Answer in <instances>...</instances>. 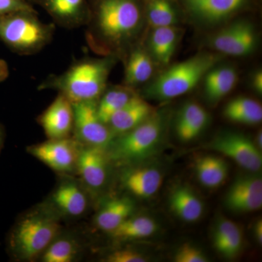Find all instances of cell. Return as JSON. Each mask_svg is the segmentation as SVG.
<instances>
[{
    "mask_svg": "<svg viewBox=\"0 0 262 262\" xmlns=\"http://www.w3.org/2000/svg\"><path fill=\"white\" fill-rule=\"evenodd\" d=\"M55 31L56 25L41 21L37 10H23L0 16V40L18 55L39 53L53 40Z\"/></svg>",
    "mask_w": 262,
    "mask_h": 262,
    "instance_id": "cell-4",
    "label": "cell"
},
{
    "mask_svg": "<svg viewBox=\"0 0 262 262\" xmlns=\"http://www.w3.org/2000/svg\"><path fill=\"white\" fill-rule=\"evenodd\" d=\"M169 202L174 213L185 222H196L203 214V203L189 188H176L170 194Z\"/></svg>",
    "mask_w": 262,
    "mask_h": 262,
    "instance_id": "cell-24",
    "label": "cell"
},
{
    "mask_svg": "<svg viewBox=\"0 0 262 262\" xmlns=\"http://www.w3.org/2000/svg\"><path fill=\"white\" fill-rule=\"evenodd\" d=\"M194 168L198 180L206 187H220L228 175V165L225 160L213 155L198 158Z\"/></svg>",
    "mask_w": 262,
    "mask_h": 262,
    "instance_id": "cell-25",
    "label": "cell"
},
{
    "mask_svg": "<svg viewBox=\"0 0 262 262\" xmlns=\"http://www.w3.org/2000/svg\"><path fill=\"white\" fill-rule=\"evenodd\" d=\"M47 12L55 25L73 29L84 27L89 18V0H28Z\"/></svg>",
    "mask_w": 262,
    "mask_h": 262,
    "instance_id": "cell-11",
    "label": "cell"
},
{
    "mask_svg": "<svg viewBox=\"0 0 262 262\" xmlns=\"http://www.w3.org/2000/svg\"><path fill=\"white\" fill-rule=\"evenodd\" d=\"M146 258L136 251L130 249L118 250L107 257L110 262H145Z\"/></svg>",
    "mask_w": 262,
    "mask_h": 262,
    "instance_id": "cell-35",
    "label": "cell"
},
{
    "mask_svg": "<svg viewBox=\"0 0 262 262\" xmlns=\"http://www.w3.org/2000/svg\"><path fill=\"white\" fill-rule=\"evenodd\" d=\"M5 137H6V131H5V126L3 124L0 123V153L4 146Z\"/></svg>",
    "mask_w": 262,
    "mask_h": 262,
    "instance_id": "cell-39",
    "label": "cell"
},
{
    "mask_svg": "<svg viewBox=\"0 0 262 262\" xmlns=\"http://www.w3.org/2000/svg\"><path fill=\"white\" fill-rule=\"evenodd\" d=\"M77 254L75 241L69 237H56L41 255L44 262H71Z\"/></svg>",
    "mask_w": 262,
    "mask_h": 262,
    "instance_id": "cell-30",
    "label": "cell"
},
{
    "mask_svg": "<svg viewBox=\"0 0 262 262\" xmlns=\"http://www.w3.org/2000/svg\"><path fill=\"white\" fill-rule=\"evenodd\" d=\"M243 244V235L237 227L227 238L215 246V249L222 256L227 258L235 257L241 251Z\"/></svg>",
    "mask_w": 262,
    "mask_h": 262,
    "instance_id": "cell-31",
    "label": "cell"
},
{
    "mask_svg": "<svg viewBox=\"0 0 262 262\" xmlns=\"http://www.w3.org/2000/svg\"><path fill=\"white\" fill-rule=\"evenodd\" d=\"M174 261L177 262H206L204 253L190 244L183 245L176 253Z\"/></svg>",
    "mask_w": 262,
    "mask_h": 262,
    "instance_id": "cell-32",
    "label": "cell"
},
{
    "mask_svg": "<svg viewBox=\"0 0 262 262\" xmlns=\"http://www.w3.org/2000/svg\"><path fill=\"white\" fill-rule=\"evenodd\" d=\"M237 225L232 221L221 220L214 229L213 232V245L214 247L229 237L237 228Z\"/></svg>",
    "mask_w": 262,
    "mask_h": 262,
    "instance_id": "cell-34",
    "label": "cell"
},
{
    "mask_svg": "<svg viewBox=\"0 0 262 262\" xmlns=\"http://www.w3.org/2000/svg\"><path fill=\"white\" fill-rule=\"evenodd\" d=\"M252 84L253 89L258 93V94H262V72L261 71H257L253 75Z\"/></svg>",
    "mask_w": 262,
    "mask_h": 262,
    "instance_id": "cell-36",
    "label": "cell"
},
{
    "mask_svg": "<svg viewBox=\"0 0 262 262\" xmlns=\"http://www.w3.org/2000/svg\"><path fill=\"white\" fill-rule=\"evenodd\" d=\"M23 10H36L28 0H0V16Z\"/></svg>",
    "mask_w": 262,
    "mask_h": 262,
    "instance_id": "cell-33",
    "label": "cell"
},
{
    "mask_svg": "<svg viewBox=\"0 0 262 262\" xmlns=\"http://www.w3.org/2000/svg\"><path fill=\"white\" fill-rule=\"evenodd\" d=\"M256 37L251 24L236 22L213 35L211 45L213 49L223 54L244 56L249 54L256 46Z\"/></svg>",
    "mask_w": 262,
    "mask_h": 262,
    "instance_id": "cell-10",
    "label": "cell"
},
{
    "mask_svg": "<svg viewBox=\"0 0 262 262\" xmlns=\"http://www.w3.org/2000/svg\"><path fill=\"white\" fill-rule=\"evenodd\" d=\"M154 72L152 59L144 48L134 46L125 56V84L134 89L146 82Z\"/></svg>",
    "mask_w": 262,
    "mask_h": 262,
    "instance_id": "cell-18",
    "label": "cell"
},
{
    "mask_svg": "<svg viewBox=\"0 0 262 262\" xmlns=\"http://www.w3.org/2000/svg\"><path fill=\"white\" fill-rule=\"evenodd\" d=\"M9 76V67L8 63L3 59H0V82H4Z\"/></svg>",
    "mask_w": 262,
    "mask_h": 262,
    "instance_id": "cell-37",
    "label": "cell"
},
{
    "mask_svg": "<svg viewBox=\"0 0 262 262\" xmlns=\"http://www.w3.org/2000/svg\"><path fill=\"white\" fill-rule=\"evenodd\" d=\"M134 204L128 198H113L103 205L96 218L100 229L111 232L130 217Z\"/></svg>",
    "mask_w": 262,
    "mask_h": 262,
    "instance_id": "cell-22",
    "label": "cell"
},
{
    "mask_svg": "<svg viewBox=\"0 0 262 262\" xmlns=\"http://www.w3.org/2000/svg\"><path fill=\"white\" fill-rule=\"evenodd\" d=\"M162 179L159 170L151 168L134 169L127 172L122 178L127 190L142 198H149L158 192Z\"/></svg>",
    "mask_w": 262,
    "mask_h": 262,
    "instance_id": "cell-20",
    "label": "cell"
},
{
    "mask_svg": "<svg viewBox=\"0 0 262 262\" xmlns=\"http://www.w3.org/2000/svg\"><path fill=\"white\" fill-rule=\"evenodd\" d=\"M52 203L59 213L71 217L82 215L88 208L85 193L74 181H65L59 184L52 195Z\"/></svg>",
    "mask_w": 262,
    "mask_h": 262,
    "instance_id": "cell-16",
    "label": "cell"
},
{
    "mask_svg": "<svg viewBox=\"0 0 262 262\" xmlns=\"http://www.w3.org/2000/svg\"><path fill=\"white\" fill-rule=\"evenodd\" d=\"M224 115L231 121L254 125L261 121L262 108L261 104L252 98L238 97L226 105Z\"/></svg>",
    "mask_w": 262,
    "mask_h": 262,
    "instance_id": "cell-27",
    "label": "cell"
},
{
    "mask_svg": "<svg viewBox=\"0 0 262 262\" xmlns=\"http://www.w3.org/2000/svg\"><path fill=\"white\" fill-rule=\"evenodd\" d=\"M219 58L206 53L177 63L160 75L146 90V94L159 101L173 99L187 94L213 68Z\"/></svg>",
    "mask_w": 262,
    "mask_h": 262,
    "instance_id": "cell-5",
    "label": "cell"
},
{
    "mask_svg": "<svg viewBox=\"0 0 262 262\" xmlns=\"http://www.w3.org/2000/svg\"><path fill=\"white\" fill-rule=\"evenodd\" d=\"M204 77L205 93L211 102H216L227 96L237 81V72L229 67L212 68Z\"/></svg>",
    "mask_w": 262,
    "mask_h": 262,
    "instance_id": "cell-21",
    "label": "cell"
},
{
    "mask_svg": "<svg viewBox=\"0 0 262 262\" xmlns=\"http://www.w3.org/2000/svg\"><path fill=\"white\" fill-rule=\"evenodd\" d=\"M135 95L134 89L125 84L114 86L110 89L106 87L96 102V110L101 121L108 124L110 118Z\"/></svg>",
    "mask_w": 262,
    "mask_h": 262,
    "instance_id": "cell-23",
    "label": "cell"
},
{
    "mask_svg": "<svg viewBox=\"0 0 262 262\" xmlns=\"http://www.w3.org/2000/svg\"><path fill=\"white\" fill-rule=\"evenodd\" d=\"M262 134H261V130H260L259 132L258 133L257 136H256V145L257 146L258 149L260 150H261L262 148Z\"/></svg>",
    "mask_w": 262,
    "mask_h": 262,
    "instance_id": "cell-40",
    "label": "cell"
},
{
    "mask_svg": "<svg viewBox=\"0 0 262 262\" xmlns=\"http://www.w3.org/2000/svg\"><path fill=\"white\" fill-rule=\"evenodd\" d=\"M164 130L163 118L153 114L145 121L112 141L111 156L125 163L138 161L151 155L158 147Z\"/></svg>",
    "mask_w": 262,
    "mask_h": 262,
    "instance_id": "cell-6",
    "label": "cell"
},
{
    "mask_svg": "<svg viewBox=\"0 0 262 262\" xmlns=\"http://www.w3.org/2000/svg\"><path fill=\"white\" fill-rule=\"evenodd\" d=\"M96 102L74 103L73 132L75 139L83 145L105 149L110 146L115 135L107 124L98 117Z\"/></svg>",
    "mask_w": 262,
    "mask_h": 262,
    "instance_id": "cell-7",
    "label": "cell"
},
{
    "mask_svg": "<svg viewBox=\"0 0 262 262\" xmlns=\"http://www.w3.org/2000/svg\"><path fill=\"white\" fill-rule=\"evenodd\" d=\"M156 230L157 224L149 217H128L110 233L115 239H134L149 237Z\"/></svg>",
    "mask_w": 262,
    "mask_h": 262,
    "instance_id": "cell-29",
    "label": "cell"
},
{
    "mask_svg": "<svg viewBox=\"0 0 262 262\" xmlns=\"http://www.w3.org/2000/svg\"><path fill=\"white\" fill-rule=\"evenodd\" d=\"M117 58H86L76 61L60 75H52L39 90H55L72 103L97 101L107 87L108 75Z\"/></svg>",
    "mask_w": 262,
    "mask_h": 262,
    "instance_id": "cell-2",
    "label": "cell"
},
{
    "mask_svg": "<svg viewBox=\"0 0 262 262\" xmlns=\"http://www.w3.org/2000/svg\"><path fill=\"white\" fill-rule=\"evenodd\" d=\"M77 159V170L84 184L91 189L103 187L107 177V161L102 148L82 146Z\"/></svg>",
    "mask_w": 262,
    "mask_h": 262,
    "instance_id": "cell-14",
    "label": "cell"
},
{
    "mask_svg": "<svg viewBox=\"0 0 262 262\" xmlns=\"http://www.w3.org/2000/svg\"><path fill=\"white\" fill-rule=\"evenodd\" d=\"M178 29L172 27H156L149 39L150 51L157 61L168 64L178 43Z\"/></svg>",
    "mask_w": 262,
    "mask_h": 262,
    "instance_id": "cell-26",
    "label": "cell"
},
{
    "mask_svg": "<svg viewBox=\"0 0 262 262\" xmlns=\"http://www.w3.org/2000/svg\"><path fill=\"white\" fill-rule=\"evenodd\" d=\"M74 121L73 103L60 94L38 118L49 139L70 137L73 132Z\"/></svg>",
    "mask_w": 262,
    "mask_h": 262,
    "instance_id": "cell-13",
    "label": "cell"
},
{
    "mask_svg": "<svg viewBox=\"0 0 262 262\" xmlns=\"http://www.w3.org/2000/svg\"><path fill=\"white\" fill-rule=\"evenodd\" d=\"M86 42L105 56H126L142 24V0H89Z\"/></svg>",
    "mask_w": 262,
    "mask_h": 262,
    "instance_id": "cell-1",
    "label": "cell"
},
{
    "mask_svg": "<svg viewBox=\"0 0 262 262\" xmlns=\"http://www.w3.org/2000/svg\"><path fill=\"white\" fill-rule=\"evenodd\" d=\"M210 148L225 155L241 167L257 172L262 166L261 150L248 137L236 133H226L217 136Z\"/></svg>",
    "mask_w": 262,
    "mask_h": 262,
    "instance_id": "cell-9",
    "label": "cell"
},
{
    "mask_svg": "<svg viewBox=\"0 0 262 262\" xmlns=\"http://www.w3.org/2000/svg\"><path fill=\"white\" fill-rule=\"evenodd\" d=\"M191 14L208 23L220 21L237 11L246 0H184Z\"/></svg>",
    "mask_w": 262,
    "mask_h": 262,
    "instance_id": "cell-17",
    "label": "cell"
},
{
    "mask_svg": "<svg viewBox=\"0 0 262 262\" xmlns=\"http://www.w3.org/2000/svg\"><path fill=\"white\" fill-rule=\"evenodd\" d=\"M60 229L54 213L42 208L34 210L19 219L10 231L8 252L18 261H33L56 238Z\"/></svg>",
    "mask_w": 262,
    "mask_h": 262,
    "instance_id": "cell-3",
    "label": "cell"
},
{
    "mask_svg": "<svg viewBox=\"0 0 262 262\" xmlns=\"http://www.w3.org/2000/svg\"><path fill=\"white\" fill-rule=\"evenodd\" d=\"M254 234L258 244H262V221L258 220L254 226Z\"/></svg>",
    "mask_w": 262,
    "mask_h": 262,
    "instance_id": "cell-38",
    "label": "cell"
},
{
    "mask_svg": "<svg viewBox=\"0 0 262 262\" xmlns=\"http://www.w3.org/2000/svg\"><path fill=\"white\" fill-rule=\"evenodd\" d=\"M153 114L149 103L136 94L110 118L107 125L114 135H121L140 125Z\"/></svg>",
    "mask_w": 262,
    "mask_h": 262,
    "instance_id": "cell-15",
    "label": "cell"
},
{
    "mask_svg": "<svg viewBox=\"0 0 262 262\" xmlns=\"http://www.w3.org/2000/svg\"><path fill=\"white\" fill-rule=\"evenodd\" d=\"M208 120V113L196 103H187L179 112L176 131L180 140L189 141L201 134Z\"/></svg>",
    "mask_w": 262,
    "mask_h": 262,
    "instance_id": "cell-19",
    "label": "cell"
},
{
    "mask_svg": "<svg viewBox=\"0 0 262 262\" xmlns=\"http://www.w3.org/2000/svg\"><path fill=\"white\" fill-rule=\"evenodd\" d=\"M146 19L153 28L172 27L178 22L171 0H142Z\"/></svg>",
    "mask_w": 262,
    "mask_h": 262,
    "instance_id": "cell-28",
    "label": "cell"
},
{
    "mask_svg": "<svg viewBox=\"0 0 262 262\" xmlns=\"http://www.w3.org/2000/svg\"><path fill=\"white\" fill-rule=\"evenodd\" d=\"M225 204L231 211L248 213L262 206V179L255 174L241 176L226 194Z\"/></svg>",
    "mask_w": 262,
    "mask_h": 262,
    "instance_id": "cell-12",
    "label": "cell"
},
{
    "mask_svg": "<svg viewBox=\"0 0 262 262\" xmlns=\"http://www.w3.org/2000/svg\"><path fill=\"white\" fill-rule=\"evenodd\" d=\"M77 139H49L47 141L29 146V153L39 161L58 173H71L77 168L80 150Z\"/></svg>",
    "mask_w": 262,
    "mask_h": 262,
    "instance_id": "cell-8",
    "label": "cell"
}]
</instances>
